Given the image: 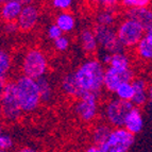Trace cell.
Wrapping results in <instances>:
<instances>
[{
    "label": "cell",
    "mask_w": 152,
    "mask_h": 152,
    "mask_svg": "<svg viewBox=\"0 0 152 152\" xmlns=\"http://www.w3.org/2000/svg\"><path fill=\"white\" fill-rule=\"evenodd\" d=\"M117 35L124 48H136L142 39L146 30L136 21L130 18H124L119 23L116 29Z\"/></svg>",
    "instance_id": "obj_6"
},
{
    "label": "cell",
    "mask_w": 152,
    "mask_h": 152,
    "mask_svg": "<svg viewBox=\"0 0 152 152\" xmlns=\"http://www.w3.org/2000/svg\"><path fill=\"white\" fill-rule=\"evenodd\" d=\"M54 23L61 29L63 33H70L76 28L77 21L76 17L70 12H60L56 14Z\"/></svg>",
    "instance_id": "obj_20"
},
{
    "label": "cell",
    "mask_w": 152,
    "mask_h": 152,
    "mask_svg": "<svg viewBox=\"0 0 152 152\" xmlns=\"http://www.w3.org/2000/svg\"><path fill=\"white\" fill-rule=\"evenodd\" d=\"M135 51L140 60L152 62V29L146 31L142 39L135 48Z\"/></svg>",
    "instance_id": "obj_19"
},
{
    "label": "cell",
    "mask_w": 152,
    "mask_h": 152,
    "mask_svg": "<svg viewBox=\"0 0 152 152\" xmlns=\"http://www.w3.org/2000/svg\"><path fill=\"white\" fill-rule=\"evenodd\" d=\"M135 135L130 133L124 128L113 129L109 138L101 146L103 152H129L134 144Z\"/></svg>",
    "instance_id": "obj_7"
},
{
    "label": "cell",
    "mask_w": 152,
    "mask_h": 152,
    "mask_svg": "<svg viewBox=\"0 0 152 152\" xmlns=\"http://www.w3.org/2000/svg\"><path fill=\"white\" fill-rule=\"evenodd\" d=\"M48 70V60L44 51L37 48H31L23 56L21 72L23 76L33 80L46 77Z\"/></svg>",
    "instance_id": "obj_3"
},
{
    "label": "cell",
    "mask_w": 152,
    "mask_h": 152,
    "mask_svg": "<svg viewBox=\"0 0 152 152\" xmlns=\"http://www.w3.org/2000/svg\"><path fill=\"white\" fill-rule=\"evenodd\" d=\"M14 147V140H13L12 136L8 133L2 132L0 134V149L4 150V151H9Z\"/></svg>",
    "instance_id": "obj_28"
},
{
    "label": "cell",
    "mask_w": 152,
    "mask_h": 152,
    "mask_svg": "<svg viewBox=\"0 0 152 152\" xmlns=\"http://www.w3.org/2000/svg\"><path fill=\"white\" fill-rule=\"evenodd\" d=\"M25 7V1L21 0H7L2 1L1 18L4 23H15Z\"/></svg>",
    "instance_id": "obj_12"
},
{
    "label": "cell",
    "mask_w": 152,
    "mask_h": 152,
    "mask_svg": "<svg viewBox=\"0 0 152 152\" xmlns=\"http://www.w3.org/2000/svg\"><path fill=\"white\" fill-rule=\"evenodd\" d=\"M69 46H70V39H69L68 36L63 35L60 38H58L56 41L53 42V47L56 51L58 52H65L69 49Z\"/></svg>",
    "instance_id": "obj_27"
},
{
    "label": "cell",
    "mask_w": 152,
    "mask_h": 152,
    "mask_svg": "<svg viewBox=\"0 0 152 152\" xmlns=\"http://www.w3.org/2000/svg\"><path fill=\"white\" fill-rule=\"evenodd\" d=\"M148 96L150 99H152V84H150L149 88H148Z\"/></svg>",
    "instance_id": "obj_35"
},
{
    "label": "cell",
    "mask_w": 152,
    "mask_h": 152,
    "mask_svg": "<svg viewBox=\"0 0 152 152\" xmlns=\"http://www.w3.org/2000/svg\"><path fill=\"white\" fill-rule=\"evenodd\" d=\"M46 33H47V37L52 42L56 41L58 38H60L61 36L64 35V33L62 32V30L58 28L56 23H51V25H49Z\"/></svg>",
    "instance_id": "obj_29"
},
{
    "label": "cell",
    "mask_w": 152,
    "mask_h": 152,
    "mask_svg": "<svg viewBox=\"0 0 152 152\" xmlns=\"http://www.w3.org/2000/svg\"><path fill=\"white\" fill-rule=\"evenodd\" d=\"M61 89L66 96L70 97V98H76L77 100L84 95L77 83L74 72H68V74L64 75L61 81Z\"/></svg>",
    "instance_id": "obj_16"
},
{
    "label": "cell",
    "mask_w": 152,
    "mask_h": 152,
    "mask_svg": "<svg viewBox=\"0 0 152 152\" xmlns=\"http://www.w3.org/2000/svg\"><path fill=\"white\" fill-rule=\"evenodd\" d=\"M150 8H151V9H152V1H151V5H150Z\"/></svg>",
    "instance_id": "obj_37"
},
{
    "label": "cell",
    "mask_w": 152,
    "mask_h": 152,
    "mask_svg": "<svg viewBox=\"0 0 152 152\" xmlns=\"http://www.w3.org/2000/svg\"><path fill=\"white\" fill-rule=\"evenodd\" d=\"M1 107L2 115L7 121L15 122L21 117V111L17 99L15 81H9L1 88Z\"/></svg>",
    "instance_id": "obj_5"
},
{
    "label": "cell",
    "mask_w": 152,
    "mask_h": 152,
    "mask_svg": "<svg viewBox=\"0 0 152 152\" xmlns=\"http://www.w3.org/2000/svg\"><path fill=\"white\" fill-rule=\"evenodd\" d=\"M115 96L120 100L132 102L133 97H134V88H133L132 82H127V83L121 84L117 88V91H115Z\"/></svg>",
    "instance_id": "obj_25"
},
{
    "label": "cell",
    "mask_w": 152,
    "mask_h": 152,
    "mask_svg": "<svg viewBox=\"0 0 152 152\" xmlns=\"http://www.w3.org/2000/svg\"><path fill=\"white\" fill-rule=\"evenodd\" d=\"M98 99V96L87 93L77 100L74 107L75 114L81 121L89 124L96 119L99 113Z\"/></svg>",
    "instance_id": "obj_9"
},
{
    "label": "cell",
    "mask_w": 152,
    "mask_h": 152,
    "mask_svg": "<svg viewBox=\"0 0 152 152\" xmlns=\"http://www.w3.org/2000/svg\"><path fill=\"white\" fill-rule=\"evenodd\" d=\"M124 128L133 135H136L142 132L144 128V118H142V112L140 111V109L135 107L132 110L129 116L127 117Z\"/></svg>",
    "instance_id": "obj_18"
},
{
    "label": "cell",
    "mask_w": 152,
    "mask_h": 152,
    "mask_svg": "<svg viewBox=\"0 0 152 152\" xmlns=\"http://www.w3.org/2000/svg\"><path fill=\"white\" fill-rule=\"evenodd\" d=\"M126 18H130L132 20L138 23L146 31L152 29V9L148 8H137L128 9L124 13Z\"/></svg>",
    "instance_id": "obj_13"
},
{
    "label": "cell",
    "mask_w": 152,
    "mask_h": 152,
    "mask_svg": "<svg viewBox=\"0 0 152 152\" xmlns=\"http://www.w3.org/2000/svg\"><path fill=\"white\" fill-rule=\"evenodd\" d=\"M134 79V71L132 68L120 69L109 66L104 72V89L107 93L115 94L121 84L132 82Z\"/></svg>",
    "instance_id": "obj_10"
},
{
    "label": "cell",
    "mask_w": 152,
    "mask_h": 152,
    "mask_svg": "<svg viewBox=\"0 0 152 152\" xmlns=\"http://www.w3.org/2000/svg\"><path fill=\"white\" fill-rule=\"evenodd\" d=\"M3 31L8 35H14L15 33L19 31V28H18V25L16 21L15 23H5L4 27H3Z\"/></svg>",
    "instance_id": "obj_31"
},
{
    "label": "cell",
    "mask_w": 152,
    "mask_h": 152,
    "mask_svg": "<svg viewBox=\"0 0 152 152\" xmlns=\"http://www.w3.org/2000/svg\"><path fill=\"white\" fill-rule=\"evenodd\" d=\"M12 67V58L10 53L4 49L0 51V82H1V88L4 87L7 84V76Z\"/></svg>",
    "instance_id": "obj_22"
},
{
    "label": "cell",
    "mask_w": 152,
    "mask_h": 152,
    "mask_svg": "<svg viewBox=\"0 0 152 152\" xmlns=\"http://www.w3.org/2000/svg\"><path fill=\"white\" fill-rule=\"evenodd\" d=\"M116 10L115 9L103 8L96 15V25L103 27H113L116 21Z\"/></svg>",
    "instance_id": "obj_21"
},
{
    "label": "cell",
    "mask_w": 152,
    "mask_h": 152,
    "mask_svg": "<svg viewBox=\"0 0 152 152\" xmlns=\"http://www.w3.org/2000/svg\"><path fill=\"white\" fill-rule=\"evenodd\" d=\"M103 64L96 58H89L82 62L74 70V76L83 94H94L100 97L104 88Z\"/></svg>",
    "instance_id": "obj_1"
},
{
    "label": "cell",
    "mask_w": 152,
    "mask_h": 152,
    "mask_svg": "<svg viewBox=\"0 0 152 152\" xmlns=\"http://www.w3.org/2000/svg\"><path fill=\"white\" fill-rule=\"evenodd\" d=\"M135 107L132 102L120 100L118 98H112L105 103L103 107V117L105 122L112 128H124L127 117Z\"/></svg>",
    "instance_id": "obj_4"
},
{
    "label": "cell",
    "mask_w": 152,
    "mask_h": 152,
    "mask_svg": "<svg viewBox=\"0 0 152 152\" xmlns=\"http://www.w3.org/2000/svg\"><path fill=\"white\" fill-rule=\"evenodd\" d=\"M111 67L120 69H129L131 68V60L129 56L124 52H118L112 56V61L110 64ZM109 67V66H107Z\"/></svg>",
    "instance_id": "obj_24"
},
{
    "label": "cell",
    "mask_w": 152,
    "mask_h": 152,
    "mask_svg": "<svg viewBox=\"0 0 152 152\" xmlns=\"http://www.w3.org/2000/svg\"><path fill=\"white\" fill-rule=\"evenodd\" d=\"M0 152H9V151H4V150H1Z\"/></svg>",
    "instance_id": "obj_36"
},
{
    "label": "cell",
    "mask_w": 152,
    "mask_h": 152,
    "mask_svg": "<svg viewBox=\"0 0 152 152\" xmlns=\"http://www.w3.org/2000/svg\"><path fill=\"white\" fill-rule=\"evenodd\" d=\"M71 0H52L51 1V7L60 12H68V10L72 5Z\"/></svg>",
    "instance_id": "obj_30"
},
{
    "label": "cell",
    "mask_w": 152,
    "mask_h": 152,
    "mask_svg": "<svg viewBox=\"0 0 152 152\" xmlns=\"http://www.w3.org/2000/svg\"><path fill=\"white\" fill-rule=\"evenodd\" d=\"M94 32L96 34L99 47L104 52L111 54L124 52V47L120 44L119 38L117 35L116 29L114 27H103L96 25L94 27Z\"/></svg>",
    "instance_id": "obj_8"
},
{
    "label": "cell",
    "mask_w": 152,
    "mask_h": 152,
    "mask_svg": "<svg viewBox=\"0 0 152 152\" xmlns=\"http://www.w3.org/2000/svg\"><path fill=\"white\" fill-rule=\"evenodd\" d=\"M39 20V10L31 1H25V7L17 19L19 31L30 32L35 28Z\"/></svg>",
    "instance_id": "obj_11"
},
{
    "label": "cell",
    "mask_w": 152,
    "mask_h": 152,
    "mask_svg": "<svg viewBox=\"0 0 152 152\" xmlns=\"http://www.w3.org/2000/svg\"><path fill=\"white\" fill-rule=\"evenodd\" d=\"M84 152H103L101 146H97V145H91L85 149Z\"/></svg>",
    "instance_id": "obj_33"
},
{
    "label": "cell",
    "mask_w": 152,
    "mask_h": 152,
    "mask_svg": "<svg viewBox=\"0 0 152 152\" xmlns=\"http://www.w3.org/2000/svg\"><path fill=\"white\" fill-rule=\"evenodd\" d=\"M16 152H38V150H36L33 147H23L20 149H18Z\"/></svg>",
    "instance_id": "obj_34"
},
{
    "label": "cell",
    "mask_w": 152,
    "mask_h": 152,
    "mask_svg": "<svg viewBox=\"0 0 152 152\" xmlns=\"http://www.w3.org/2000/svg\"><path fill=\"white\" fill-rule=\"evenodd\" d=\"M120 4L127 9H137V8H148L151 5L150 0H122Z\"/></svg>",
    "instance_id": "obj_26"
},
{
    "label": "cell",
    "mask_w": 152,
    "mask_h": 152,
    "mask_svg": "<svg viewBox=\"0 0 152 152\" xmlns=\"http://www.w3.org/2000/svg\"><path fill=\"white\" fill-rule=\"evenodd\" d=\"M15 84L18 103L23 113L30 114L34 112L42 102L41 93L36 80L20 76L16 79Z\"/></svg>",
    "instance_id": "obj_2"
},
{
    "label": "cell",
    "mask_w": 152,
    "mask_h": 152,
    "mask_svg": "<svg viewBox=\"0 0 152 152\" xmlns=\"http://www.w3.org/2000/svg\"><path fill=\"white\" fill-rule=\"evenodd\" d=\"M112 56H113V54L109 53V52H104V51H102V54H101V56H100V60H99V61L101 62L103 65L110 66L111 61H112Z\"/></svg>",
    "instance_id": "obj_32"
},
{
    "label": "cell",
    "mask_w": 152,
    "mask_h": 152,
    "mask_svg": "<svg viewBox=\"0 0 152 152\" xmlns=\"http://www.w3.org/2000/svg\"><path fill=\"white\" fill-rule=\"evenodd\" d=\"M132 85L134 88V97L132 100V103L135 107H142L148 101V86L147 81L142 78H135L132 81Z\"/></svg>",
    "instance_id": "obj_15"
},
{
    "label": "cell",
    "mask_w": 152,
    "mask_h": 152,
    "mask_svg": "<svg viewBox=\"0 0 152 152\" xmlns=\"http://www.w3.org/2000/svg\"><path fill=\"white\" fill-rule=\"evenodd\" d=\"M114 128H112L107 122L102 121L98 122L91 129V140H93V145H97V146H102L104 142H107L109 138L110 134L112 133Z\"/></svg>",
    "instance_id": "obj_17"
},
{
    "label": "cell",
    "mask_w": 152,
    "mask_h": 152,
    "mask_svg": "<svg viewBox=\"0 0 152 152\" xmlns=\"http://www.w3.org/2000/svg\"><path fill=\"white\" fill-rule=\"evenodd\" d=\"M36 82H37L39 93H41L42 102L49 103L50 101H52L54 91H53V87H52V84L50 83L48 78L47 77H43V78L36 80Z\"/></svg>",
    "instance_id": "obj_23"
},
{
    "label": "cell",
    "mask_w": 152,
    "mask_h": 152,
    "mask_svg": "<svg viewBox=\"0 0 152 152\" xmlns=\"http://www.w3.org/2000/svg\"><path fill=\"white\" fill-rule=\"evenodd\" d=\"M79 43L82 50L87 54H94L98 50V41L94 29L85 28L79 33Z\"/></svg>",
    "instance_id": "obj_14"
}]
</instances>
